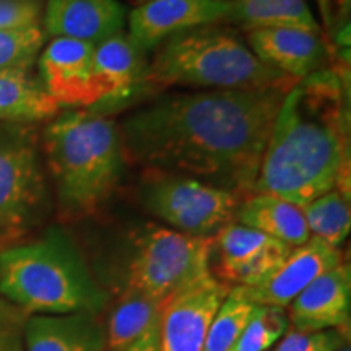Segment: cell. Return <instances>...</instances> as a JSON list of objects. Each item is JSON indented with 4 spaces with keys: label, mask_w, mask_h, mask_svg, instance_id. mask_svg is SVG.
Instances as JSON below:
<instances>
[{
    "label": "cell",
    "mask_w": 351,
    "mask_h": 351,
    "mask_svg": "<svg viewBox=\"0 0 351 351\" xmlns=\"http://www.w3.org/2000/svg\"><path fill=\"white\" fill-rule=\"evenodd\" d=\"M288 90H208L158 99L119 125L125 161L251 195Z\"/></svg>",
    "instance_id": "1"
},
{
    "label": "cell",
    "mask_w": 351,
    "mask_h": 351,
    "mask_svg": "<svg viewBox=\"0 0 351 351\" xmlns=\"http://www.w3.org/2000/svg\"><path fill=\"white\" fill-rule=\"evenodd\" d=\"M345 140L332 91L295 83L271 125L252 194H270L304 207L339 186Z\"/></svg>",
    "instance_id": "2"
},
{
    "label": "cell",
    "mask_w": 351,
    "mask_h": 351,
    "mask_svg": "<svg viewBox=\"0 0 351 351\" xmlns=\"http://www.w3.org/2000/svg\"><path fill=\"white\" fill-rule=\"evenodd\" d=\"M43 148L69 215L96 212L116 191L127 163L119 127L88 109L57 114L43 132Z\"/></svg>",
    "instance_id": "3"
},
{
    "label": "cell",
    "mask_w": 351,
    "mask_h": 351,
    "mask_svg": "<svg viewBox=\"0 0 351 351\" xmlns=\"http://www.w3.org/2000/svg\"><path fill=\"white\" fill-rule=\"evenodd\" d=\"M0 295L29 315H98L108 301L77 245L59 228L0 252Z\"/></svg>",
    "instance_id": "4"
},
{
    "label": "cell",
    "mask_w": 351,
    "mask_h": 351,
    "mask_svg": "<svg viewBox=\"0 0 351 351\" xmlns=\"http://www.w3.org/2000/svg\"><path fill=\"white\" fill-rule=\"evenodd\" d=\"M143 82L210 90L291 88L298 83L263 64L234 33L213 25L165 39L153 51Z\"/></svg>",
    "instance_id": "5"
},
{
    "label": "cell",
    "mask_w": 351,
    "mask_h": 351,
    "mask_svg": "<svg viewBox=\"0 0 351 351\" xmlns=\"http://www.w3.org/2000/svg\"><path fill=\"white\" fill-rule=\"evenodd\" d=\"M212 239L147 225L135 241L125 288L161 304L212 271Z\"/></svg>",
    "instance_id": "6"
},
{
    "label": "cell",
    "mask_w": 351,
    "mask_h": 351,
    "mask_svg": "<svg viewBox=\"0 0 351 351\" xmlns=\"http://www.w3.org/2000/svg\"><path fill=\"white\" fill-rule=\"evenodd\" d=\"M140 199L148 212L173 230L212 239L234 221L241 197L191 176L152 171L142 186Z\"/></svg>",
    "instance_id": "7"
},
{
    "label": "cell",
    "mask_w": 351,
    "mask_h": 351,
    "mask_svg": "<svg viewBox=\"0 0 351 351\" xmlns=\"http://www.w3.org/2000/svg\"><path fill=\"white\" fill-rule=\"evenodd\" d=\"M46 181L36 140L25 130L0 135V239L15 238L41 217Z\"/></svg>",
    "instance_id": "8"
},
{
    "label": "cell",
    "mask_w": 351,
    "mask_h": 351,
    "mask_svg": "<svg viewBox=\"0 0 351 351\" xmlns=\"http://www.w3.org/2000/svg\"><path fill=\"white\" fill-rule=\"evenodd\" d=\"M231 288L212 271L174 293L160 306V351H202L208 327Z\"/></svg>",
    "instance_id": "9"
},
{
    "label": "cell",
    "mask_w": 351,
    "mask_h": 351,
    "mask_svg": "<svg viewBox=\"0 0 351 351\" xmlns=\"http://www.w3.org/2000/svg\"><path fill=\"white\" fill-rule=\"evenodd\" d=\"M291 245L252 228L232 221L212 239L217 258V278L231 289L254 287L282 265Z\"/></svg>",
    "instance_id": "10"
},
{
    "label": "cell",
    "mask_w": 351,
    "mask_h": 351,
    "mask_svg": "<svg viewBox=\"0 0 351 351\" xmlns=\"http://www.w3.org/2000/svg\"><path fill=\"white\" fill-rule=\"evenodd\" d=\"M340 263H343V256L339 247L311 236L307 243L293 247L282 265L263 282L254 287L232 288L231 293L256 306L285 309L317 276Z\"/></svg>",
    "instance_id": "11"
},
{
    "label": "cell",
    "mask_w": 351,
    "mask_h": 351,
    "mask_svg": "<svg viewBox=\"0 0 351 351\" xmlns=\"http://www.w3.org/2000/svg\"><path fill=\"white\" fill-rule=\"evenodd\" d=\"M230 0H148L127 13V36L143 54L173 34L225 21Z\"/></svg>",
    "instance_id": "12"
},
{
    "label": "cell",
    "mask_w": 351,
    "mask_h": 351,
    "mask_svg": "<svg viewBox=\"0 0 351 351\" xmlns=\"http://www.w3.org/2000/svg\"><path fill=\"white\" fill-rule=\"evenodd\" d=\"M93 56L95 44L69 38H54L39 54V82L60 108L98 104Z\"/></svg>",
    "instance_id": "13"
},
{
    "label": "cell",
    "mask_w": 351,
    "mask_h": 351,
    "mask_svg": "<svg viewBox=\"0 0 351 351\" xmlns=\"http://www.w3.org/2000/svg\"><path fill=\"white\" fill-rule=\"evenodd\" d=\"M288 307V326L291 330L313 333L335 328L350 333V267L346 263H340L335 269L317 276Z\"/></svg>",
    "instance_id": "14"
},
{
    "label": "cell",
    "mask_w": 351,
    "mask_h": 351,
    "mask_svg": "<svg viewBox=\"0 0 351 351\" xmlns=\"http://www.w3.org/2000/svg\"><path fill=\"white\" fill-rule=\"evenodd\" d=\"M127 10L119 0H47L44 28L52 38L99 44L124 33Z\"/></svg>",
    "instance_id": "15"
},
{
    "label": "cell",
    "mask_w": 351,
    "mask_h": 351,
    "mask_svg": "<svg viewBox=\"0 0 351 351\" xmlns=\"http://www.w3.org/2000/svg\"><path fill=\"white\" fill-rule=\"evenodd\" d=\"M247 46L263 64L295 82L306 80L327 60V46L320 33L304 29L269 28L249 32Z\"/></svg>",
    "instance_id": "16"
},
{
    "label": "cell",
    "mask_w": 351,
    "mask_h": 351,
    "mask_svg": "<svg viewBox=\"0 0 351 351\" xmlns=\"http://www.w3.org/2000/svg\"><path fill=\"white\" fill-rule=\"evenodd\" d=\"M106 332L98 315L33 314L25 319V351H103Z\"/></svg>",
    "instance_id": "17"
},
{
    "label": "cell",
    "mask_w": 351,
    "mask_h": 351,
    "mask_svg": "<svg viewBox=\"0 0 351 351\" xmlns=\"http://www.w3.org/2000/svg\"><path fill=\"white\" fill-rule=\"evenodd\" d=\"M145 54L130 41L127 33H119L95 46L93 82L98 103L124 101L143 82L147 64Z\"/></svg>",
    "instance_id": "18"
},
{
    "label": "cell",
    "mask_w": 351,
    "mask_h": 351,
    "mask_svg": "<svg viewBox=\"0 0 351 351\" xmlns=\"http://www.w3.org/2000/svg\"><path fill=\"white\" fill-rule=\"evenodd\" d=\"M234 221L265 232L291 247L311 238L301 207L270 194H251L241 200Z\"/></svg>",
    "instance_id": "19"
},
{
    "label": "cell",
    "mask_w": 351,
    "mask_h": 351,
    "mask_svg": "<svg viewBox=\"0 0 351 351\" xmlns=\"http://www.w3.org/2000/svg\"><path fill=\"white\" fill-rule=\"evenodd\" d=\"M225 21L245 33L269 28H296L320 33L306 0H230Z\"/></svg>",
    "instance_id": "20"
},
{
    "label": "cell",
    "mask_w": 351,
    "mask_h": 351,
    "mask_svg": "<svg viewBox=\"0 0 351 351\" xmlns=\"http://www.w3.org/2000/svg\"><path fill=\"white\" fill-rule=\"evenodd\" d=\"M59 104L26 70H0V121L28 124L54 119Z\"/></svg>",
    "instance_id": "21"
},
{
    "label": "cell",
    "mask_w": 351,
    "mask_h": 351,
    "mask_svg": "<svg viewBox=\"0 0 351 351\" xmlns=\"http://www.w3.org/2000/svg\"><path fill=\"white\" fill-rule=\"evenodd\" d=\"M160 306V302L125 288L119 302L109 315L108 327L104 328L109 350L125 351L127 346L137 340L158 317Z\"/></svg>",
    "instance_id": "22"
},
{
    "label": "cell",
    "mask_w": 351,
    "mask_h": 351,
    "mask_svg": "<svg viewBox=\"0 0 351 351\" xmlns=\"http://www.w3.org/2000/svg\"><path fill=\"white\" fill-rule=\"evenodd\" d=\"M311 236L324 243L340 247L348 238L351 228V213L348 197L343 191L332 189L326 194L301 207Z\"/></svg>",
    "instance_id": "23"
},
{
    "label": "cell",
    "mask_w": 351,
    "mask_h": 351,
    "mask_svg": "<svg viewBox=\"0 0 351 351\" xmlns=\"http://www.w3.org/2000/svg\"><path fill=\"white\" fill-rule=\"evenodd\" d=\"M258 307L243 298L230 295L221 302L210 324L202 351H228L257 314Z\"/></svg>",
    "instance_id": "24"
},
{
    "label": "cell",
    "mask_w": 351,
    "mask_h": 351,
    "mask_svg": "<svg viewBox=\"0 0 351 351\" xmlns=\"http://www.w3.org/2000/svg\"><path fill=\"white\" fill-rule=\"evenodd\" d=\"M44 32L39 25L0 29V70H26L41 54Z\"/></svg>",
    "instance_id": "25"
},
{
    "label": "cell",
    "mask_w": 351,
    "mask_h": 351,
    "mask_svg": "<svg viewBox=\"0 0 351 351\" xmlns=\"http://www.w3.org/2000/svg\"><path fill=\"white\" fill-rule=\"evenodd\" d=\"M288 330L285 309L258 307L257 314L228 351H269Z\"/></svg>",
    "instance_id": "26"
},
{
    "label": "cell",
    "mask_w": 351,
    "mask_h": 351,
    "mask_svg": "<svg viewBox=\"0 0 351 351\" xmlns=\"http://www.w3.org/2000/svg\"><path fill=\"white\" fill-rule=\"evenodd\" d=\"M348 337L350 333L335 328L313 333L295 332L289 328L271 351H339L348 345Z\"/></svg>",
    "instance_id": "27"
},
{
    "label": "cell",
    "mask_w": 351,
    "mask_h": 351,
    "mask_svg": "<svg viewBox=\"0 0 351 351\" xmlns=\"http://www.w3.org/2000/svg\"><path fill=\"white\" fill-rule=\"evenodd\" d=\"M20 309L0 302V351H25V319Z\"/></svg>",
    "instance_id": "28"
},
{
    "label": "cell",
    "mask_w": 351,
    "mask_h": 351,
    "mask_svg": "<svg viewBox=\"0 0 351 351\" xmlns=\"http://www.w3.org/2000/svg\"><path fill=\"white\" fill-rule=\"evenodd\" d=\"M39 7L34 0H0V29L38 25Z\"/></svg>",
    "instance_id": "29"
},
{
    "label": "cell",
    "mask_w": 351,
    "mask_h": 351,
    "mask_svg": "<svg viewBox=\"0 0 351 351\" xmlns=\"http://www.w3.org/2000/svg\"><path fill=\"white\" fill-rule=\"evenodd\" d=\"M319 5L322 21L327 28H332L337 21H340L350 10L351 0H315Z\"/></svg>",
    "instance_id": "30"
},
{
    "label": "cell",
    "mask_w": 351,
    "mask_h": 351,
    "mask_svg": "<svg viewBox=\"0 0 351 351\" xmlns=\"http://www.w3.org/2000/svg\"><path fill=\"white\" fill-rule=\"evenodd\" d=\"M125 351H160V345H158V317L153 320L137 340L132 341L127 346Z\"/></svg>",
    "instance_id": "31"
},
{
    "label": "cell",
    "mask_w": 351,
    "mask_h": 351,
    "mask_svg": "<svg viewBox=\"0 0 351 351\" xmlns=\"http://www.w3.org/2000/svg\"><path fill=\"white\" fill-rule=\"evenodd\" d=\"M132 2H134L135 7H137V5H142L145 2H148V0H132Z\"/></svg>",
    "instance_id": "32"
},
{
    "label": "cell",
    "mask_w": 351,
    "mask_h": 351,
    "mask_svg": "<svg viewBox=\"0 0 351 351\" xmlns=\"http://www.w3.org/2000/svg\"><path fill=\"white\" fill-rule=\"evenodd\" d=\"M339 351H351V350H350V346H348V345H346V346H343V348H340Z\"/></svg>",
    "instance_id": "33"
}]
</instances>
